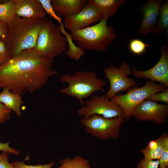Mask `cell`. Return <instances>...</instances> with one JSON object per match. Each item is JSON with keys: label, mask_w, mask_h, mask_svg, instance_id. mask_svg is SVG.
<instances>
[{"label": "cell", "mask_w": 168, "mask_h": 168, "mask_svg": "<svg viewBox=\"0 0 168 168\" xmlns=\"http://www.w3.org/2000/svg\"><path fill=\"white\" fill-rule=\"evenodd\" d=\"M53 64V59L40 55L33 48L23 51L0 66V89L21 95L32 93L58 74Z\"/></svg>", "instance_id": "1"}, {"label": "cell", "mask_w": 168, "mask_h": 168, "mask_svg": "<svg viewBox=\"0 0 168 168\" xmlns=\"http://www.w3.org/2000/svg\"><path fill=\"white\" fill-rule=\"evenodd\" d=\"M44 19H34L16 16L9 27L8 36L4 42L6 49L12 57L35 48Z\"/></svg>", "instance_id": "2"}, {"label": "cell", "mask_w": 168, "mask_h": 168, "mask_svg": "<svg viewBox=\"0 0 168 168\" xmlns=\"http://www.w3.org/2000/svg\"><path fill=\"white\" fill-rule=\"evenodd\" d=\"M107 20L103 19L94 25L71 31L72 40L84 50L105 51L117 37L114 28L108 25Z\"/></svg>", "instance_id": "3"}, {"label": "cell", "mask_w": 168, "mask_h": 168, "mask_svg": "<svg viewBox=\"0 0 168 168\" xmlns=\"http://www.w3.org/2000/svg\"><path fill=\"white\" fill-rule=\"evenodd\" d=\"M60 80L68 85L59 92L77 99L82 105L85 99L96 92L104 91L106 83L98 77L94 71H79L72 74H64L60 77Z\"/></svg>", "instance_id": "4"}, {"label": "cell", "mask_w": 168, "mask_h": 168, "mask_svg": "<svg viewBox=\"0 0 168 168\" xmlns=\"http://www.w3.org/2000/svg\"><path fill=\"white\" fill-rule=\"evenodd\" d=\"M68 43L59 26L51 19H44L41 26L34 51L44 57L53 59L66 52Z\"/></svg>", "instance_id": "5"}, {"label": "cell", "mask_w": 168, "mask_h": 168, "mask_svg": "<svg viewBox=\"0 0 168 168\" xmlns=\"http://www.w3.org/2000/svg\"><path fill=\"white\" fill-rule=\"evenodd\" d=\"M166 88L163 85L156 84L149 80L143 86H135L128 90L126 94L116 95L110 99L122 109L124 118L128 119L137 105L153 94L161 92Z\"/></svg>", "instance_id": "6"}, {"label": "cell", "mask_w": 168, "mask_h": 168, "mask_svg": "<svg viewBox=\"0 0 168 168\" xmlns=\"http://www.w3.org/2000/svg\"><path fill=\"white\" fill-rule=\"evenodd\" d=\"M124 118L123 116L107 118L98 115H93L80 120L86 133L102 140L117 139Z\"/></svg>", "instance_id": "7"}, {"label": "cell", "mask_w": 168, "mask_h": 168, "mask_svg": "<svg viewBox=\"0 0 168 168\" xmlns=\"http://www.w3.org/2000/svg\"><path fill=\"white\" fill-rule=\"evenodd\" d=\"M77 114L84 118L98 115L107 118H114L123 116L124 112L119 105L103 95H93L91 99L84 101Z\"/></svg>", "instance_id": "8"}, {"label": "cell", "mask_w": 168, "mask_h": 168, "mask_svg": "<svg viewBox=\"0 0 168 168\" xmlns=\"http://www.w3.org/2000/svg\"><path fill=\"white\" fill-rule=\"evenodd\" d=\"M103 71L110 84V88L105 95L110 99L118 93L128 91L137 85L134 80L128 77L132 71L125 62L119 68L110 65L104 68Z\"/></svg>", "instance_id": "9"}, {"label": "cell", "mask_w": 168, "mask_h": 168, "mask_svg": "<svg viewBox=\"0 0 168 168\" xmlns=\"http://www.w3.org/2000/svg\"><path fill=\"white\" fill-rule=\"evenodd\" d=\"M168 115L167 105L147 99L137 105L131 114L138 120L153 121L158 125L166 122Z\"/></svg>", "instance_id": "10"}, {"label": "cell", "mask_w": 168, "mask_h": 168, "mask_svg": "<svg viewBox=\"0 0 168 168\" xmlns=\"http://www.w3.org/2000/svg\"><path fill=\"white\" fill-rule=\"evenodd\" d=\"M102 19L100 11L86 1L81 11L75 15L64 17L63 23L64 28L71 31L94 25Z\"/></svg>", "instance_id": "11"}, {"label": "cell", "mask_w": 168, "mask_h": 168, "mask_svg": "<svg viewBox=\"0 0 168 168\" xmlns=\"http://www.w3.org/2000/svg\"><path fill=\"white\" fill-rule=\"evenodd\" d=\"M160 58L152 67L146 70L140 71L134 68L132 73L138 78L149 79L154 82H156L168 86V48L162 45L161 49Z\"/></svg>", "instance_id": "12"}, {"label": "cell", "mask_w": 168, "mask_h": 168, "mask_svg": "<svg viewBox=\"0 0 168 168\" xmlns=\"http://www.w3.org/2000/svg\"><path fill=\"white\" fill-rule=\"evenodd\" d=\"M162 0H149L141 6L140 10L142 15V19L138 33L146 35L152 32L156 26L159 16Z\"/></svg>", "instance_id": "13"}, {"label": "cell", "mask_w": 168, "mask_h": 168, "mask_svg": "<svg viewBox=\"0 0 168 168\" xmlns=\"http://www.w3.org/2000/svg\"><path fill=\"white\" fill-rule=\"evenodd\" d=\"M14 12L17 17L30 19H42L46 16L39 0H15Z\"/></svg>", "instance_id": "14"}, {"label": "cell", "mask_w": 168, "mask_h": 168, "mask_svg": "<svg viewBox=\"0 0 168 168\" xmlns=\"http://www.w3.org/2000/svg\"><path fill=\"white\" fill-rule=\"evenodd\" d=\"M85 0H51L52 7L60 17H64L75 15L83 8Z\"/></svg>", "instance_id": "15"}, {"label": "cell", "mask_w": 168, "mask_h": 168, "mask_svg": "<svg viewBox=\"0 0 168 168\" xmlns=\"http://www.w3.org/2000/svg\"><path fill=\"white\" fill-rule=\"evenodd\" d=\"M168 143V135L165 133L155 140L150 141L146 147L140 150L144 159L148 160H158L165 145Z\"/></svg>", "instance_id": "16"}, {"label": "cell", "mask_w": 168, "mask_h": 168, "mask_svg": "<svg viewBox=\"0 0 168 168\" xmlns=\"http://www.w3.org/2000/svg\"><path fill=\"white\" fill-rule=\"evenodd\" d=\"M125 0H88L87 2L93 5L102 14L103 19L111 17L126 2Z\"/></svg>", "instance_id": "17"}, {"label": "cell", "mask_w": 168, "mask_h": 168, "mask_svg": "<svg viewBox=\"0 0 168 168\" xmlns=\"http://www.w3.org/2000/svg\"><path fill=\"white\" fill-rule=\"evenodd\" d=\"M0 102L14 111L17 115L21 116V107L24 102L21 95L12 93L7 88H3L0 93Z\"/></svg>", "instance_id": "18"}, {"label": "cell", "mask_w": 168, "mask_h": 168, "mask_svg": "<svg viewBox=\"0 0 168 168\" xmlns=\"http://www.w3.org/2000/svg\"><path fill=\"white\" fill-rule=\"evenodd\" d=\"M15 0L0 2V19L9 27L16 17L14 12Z\"/></svg>", "instance_id": "19"}, {"label": "cell", "mask_w": 168, "mask_h": 168, "mask_svg": "<svg viewBox=\"0 0 168 168\" xmlns=\"http://www.w3.org/2000/svg\"><path fill=\"white\" fill-rule=\"evenodd\" d=\"M159 18L152 32L155 34L162 33L168 29V1L166 0L161 6Z\"/></svg>", "instance_id": "20"}, {"label": "cell", "mask_w": 168, "mask_h": 168, "mask_svg": "<svg viewBox=\"0 0 168 168\" xmlns=\"http://www.w3.org/2000/svg\"><path fill=\"white\" fill-rule=\"evenodd\" d=\"M60 163L58 168H91L89 161L79 156L72 158L66 157L61 159Z\"/></svg>", "instance_id": "21"}, {"label": "cell", "mask_w": 168, "mask_h": 168, "mask_svg": "<svg viewBox=\"0 0 168 168\" xmlns=\"http://www.w3.org/2000/svg\"><path fill=\"white\" fill-rule=\"evenodd\" d=\"M66 38L68 48L66 51L67 55L71 59L78 61L84 54V50L74 43L70 35Z\"/></svg>", "instance_id": "22"}, {"label": "cell", "mask_w": 168, "mask_h": 168, "mask_svg": "<svg viewBox=\"0 0 168 168\" xmlns=\"http://www.w3.org/2000/svg\"><path fill=\"white\" fill-rule=\"evenodd\" d=\"M150 44L145 43L142 40L137 38L131 40L129 42L128 47L130 51L136 55H141L144 53Z\"/></svg>", "instance_id": "23"}, {"label": "cell", "mask_w": 168, "mask_h": 168, "mask_svg": "<svg viewBox=\"0 0 168 168\" xmlns=\"http://www.w3.org/2000/svg\"><path fill=\"white\" fill-rule=\"evenodd\" d=\"M39 1L45 13L59 23L61 30L64 29L61 17L56 14L52 7L51 0H39Z\"/></svg>", "instance_id": "24"}, {"label": "cell", "mask_w": 168, "mask_h": 168, "mask_svg": "<svg viewBox=\"0 0 168 168\" xmlns=\"http://www.w3.org/2000/svg\"><path fill=\"white\" fill-rule=\"evenodd\" d=\"M147 99L156 102L161 101L166 104H168V87L161 92L153 94Z\"/></svg>", "instance_id": "25"}, {"label": "cell", "mask_w": 168, "mask_h": 168, "mask_svg": "<svg viewBox=\"0 0 168 168\" xmlns=\"http://www.w3.org/2000/svg\"><path fill=\"white\" fill-rule=\"evenodd\" d=\"M12 164L14 168H51L54 165L55 161H53L48 164L35 166L27 165L20 161H16Z\"/></svg>", "instance_id": "26"}, {"label": "cell", "mask_w": 168, "mask_h": 168, "mask_svg": "<svg viewBox=\"0 0 168 168\" xmlns=\"http://www.w3.org/2000/svg\"><path fill=\"white\" fill-rule=\"evenodd\" d=\"M12 57L7 50L5 43L0 42V66L7 63Z\"/></svg>", "instance_id": "27"}, {"label": "cell", "mask_w": 168, "mask_h": 168, "mask_svg": "<svg viewBox=\"0 0 168 168\" xmlns=\"http://www.w3.org/2000/svg\"><path fill=\"white\" fill-rule=\"evenodd\" d=\"M158 160H148L142 159L137 165V168H158Z\"/></svg>", "instance_id": "28"}, {"label": "cell", "mask_w": 168, "mask_h": 168, "mask_svg": "<svg viewBox=\"0 0 168 168\" xmlns=\"http://www.w3.org/2000/svg\"><path fill=\"white\" fill-rule=\"evenodd\" d=\"M12 110L0 102V125L8 120Z\"/></svg>", "instance_id": "29"}, {"label": "cell", "mask_w": 168, "mask_h": 168, "mask_svg": "<svg viewBox=\"0 0 168 168\" xmlns=\"http://www.w3.org/2000/svg\"><path fill=\"white\" fill-rule=\"evenodd\" d=\"M160 168H167L168 165V143L164 147L161 156L158 160Z\"/></svg>", "instance_id": "30"}, {"label": "cell", "mask_w": 168, "mask_h": 168, "mask_svg": "<svg viewBox=\"0 0 168 168\" xmlns=\"http://www.w3.org/2000/svg\"><path fill=\"white\" fill-rule=\"evenodd\" d=\"M10 153L3 151L0 154V168H14L8 159Z\"/></svg>", "instance_id": "31"}, {"label": "cell", "mask_w": 168, "mask_h": 168, "mask_svg": "<svg viewBox=\"0 0 168 168\" xmlns=\"http://www.w3.org/2000/svg\"><path fill=\"white\" fill-rule=\"evenodd\" d=\"M0 151L8 152L17 156L20 154L19 151L10 147L8 142L5 143L0 142Z\"/></svg>", "instance_id": "32"}, {"label": "cell", "mask_w": 168, "mask_h": 168, "mask_svg": "<svg viewBox=\"0 0 168 168\" xmlns=\"http://www.w3.org/2000/svg\"><path fill=\"white\" fill-rule=\"evenodd\" d=\"M8 30V26L0 19V36L4 42L7 38Z\"/></svg>", "instance_id": "33"}, {"label": "cell", "mask_w": 168, "mask_h": 168, "mask_svg": "<svg viewBox=\"0 0 168 168\" xmlns=\"http://www.w3.org/2000/svg\"><path fill=\"white\" fill-rule=\"evenodd\" d=\"M1 41H3V40L2 37L0 36V42Z\"/></svg>", "instance_id": "34"}, {"label": "cell", "mask_w": 168, "mask_h": 168, "mask_svg": "<svg viewBox=\"0 0 168 168\" xmlns=\"http://www.w3.org/2000/svg\"><path fill=\"white\" fill-rule=\"evenodd\" d=\"M167 168H168V167H167Z\"/></svg>", "instance_id": "35"}]
</instances>
